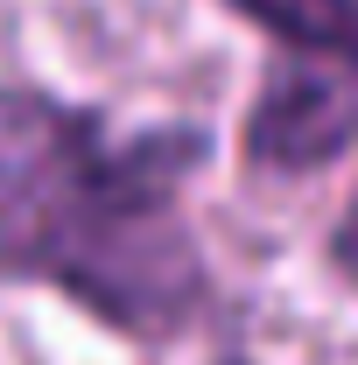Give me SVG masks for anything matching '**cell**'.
I'll use <instances>...</instances> for the list:
<instances>
[{"label": "cell", "instance_id": "cell-2", "mask_svg": "<svg viewBox=\"0 0 358 365\" xmlns=\"http://www.w3.org/2000/svg\"><path fill=\"white\" fill-rule=\"evenodd\" d=\"M358 148V98L323 71H274L246 113V155L281 176H310Z\"/></svg>", "mask_w": 358, "mask_h": 365}, {"label": "cell", "instance_id": "cell-4", "mask_svg": "<svg viewBox=\"0 0 358 365\" xmlns=\"http://www.w3.org/2000/svg\"><path fill=\"white\" fill-rule=\"evenodd\" d=\"M330 267L358 288V197L344 204V218H337V232H330Z\"/></svg>", "mask_w": 358, "mask_h": 365}, {"label": "cell", "instance_id": "cell-1", "mask_svg": "<svg viewBox=\"0 0 358 365\" xmlns=\"http://www.w3.org/2000/svg\"><path fill=\"white\" fill-rule=\"evenodd\" d=\"M211 140H113L91 113L43 91H0V281H49L127 337H169L204 302V253L176 182Z\"/></svg>", "mask_w": 358, "mask_h": 365}, {"label": "cell", "instance_id": "cell-3", "mask_svg": "<svg viewBox=\"0 0 358 365\" xmlns=\"http://www.w3.org/2000/svg\"><path fill=\"white\" fill-rule=\"evenodd\" d=\"M253 29L281 36L302 56H337L358 63V0H232Z\"/></svg>", "mask_w": 358, "mask_h": 365}]
</instances>
